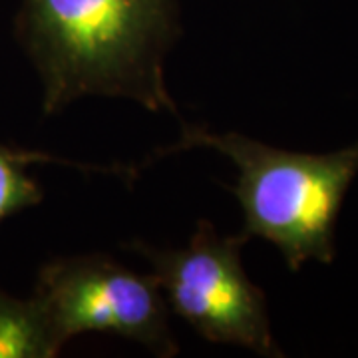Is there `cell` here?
<instances>
[{"mask_svg": "<svg viewBox=\"0 0 358 358\" xmlns=\"http://www.w3.org/2000/svg\"><path fill=\"white\" fill-rule=\"evenodd\" d=\"M34 296L60 343L80 334L108 333L169 358L179 345L169 308L152 273H136L103 253L50 259L38 271Z\"/></svg>", "mask_w": 358, "mask_h": 358, "instance_id": "4", "label": "cell"}, {"mask_svg": "<svg viewBox=\"0 0 358 358\" xmlns=\"http://www.w3.org/2000/svg\"><path fill=\"white\" fill-rule=\"evenodd\" d=\"M54 164L60 162L64 166H72L82 171H102V173H115L117 178H131L136 171L131 167H100L82 166L68 159H56L52 155L40 152H28L20 148H13L6 143H0V223L13 217L16 213H22L30 207H36L44 199V187L38 179L28 173V166L32 164Z\"/></svg>", "mask_w": 358, "mask_h": 358, "instance_id": "6", "label": "cell"}, {"mask_svg": "<svg viewBox=\"0 0 358 358\" xmlns=\"http://www.w3.org/2000/svg\"><path fill=\"white\" fill-rule=\"evenodd\" d=\"M64 345L38 299H14L0 289V358H54Z\"/></svg>", "mask_w": 358, "mask_h": 358, "instance_id": "5", "label": "cell"}, {"mask_svg": "<svg viewBox=\"0 0 358 358\" xmlns=\"http://www.w3.org/2000/svg\"><path fill=\"white\" fill-rule=\"evenodd\" d=\"M195 148L213 150L237 167L231 192L241 207L247 239L277 247L291 271L308 261L333 263L338 215L358 176V141L329 154H301L239 131L183 126L179 141L159 155Z\"/></svg>", "mask_w": 358, "mask_h": 358, "instance_id": "2", "label": "cell"}, {"mask_svg": "<svg viewBox=\"0 0 358 358\" xmlns=\"http://www.w3.org/2000/svg\"><path fill=\"white\" fill-rule=\"evenodd\" d=\"M14 36L40 78L44 114L102 96L179 115L166 84L178 0H22Z\"/></svg>", "mask_w": 358, "mask_h": 358, "instance_id": "1", "label": "cell"}, {"mask_svg": "<svg viewBox=\"0 0 358 358\" xmlns=\"http://www.w3.org/2000/svg\"><path fill=\"white\" fill-rule=\"evenodd\" d=\"M247 241L243 233L219 235L211 221L201 219L185 247L134 241L129 249L150 263L167 308L201 338L261 357H282L265 293L245 271L241 251Z\"/></svg>", "mask_w": 358, "mask_h": 358, "instance_id": "3", "label": "cell"}]
</instances>
